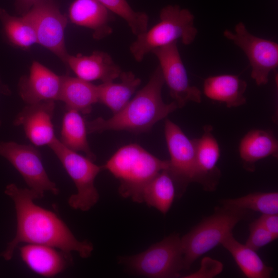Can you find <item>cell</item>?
<instances>
[{
	"mask_svg": "<svg viewBox=\"0 0 278 278\" xmlns=\"http://www.w3.org/2000/svg\"><path fill=\"white\" fill-rule=\"evenodd\" d=\"M5 193L14 202L17 229L15 237L1 254L4 259H11L22 242L48 246L68 254L77 252L83 258L91 255L93 244L78 240L56 214L36 204L33 201L39 197L34 191L11 183L6 186Z\"/></svg>",
	"mask_w": 278,
	"mask_h": 278,
	"instance_id": "6da1fadb",
	"label": "cell"
},
{
	"mask_svg": "<svg viewBox=\"0 0 278 278\" xmlns=\"http://www.w3.org/2000/svg\"><path fill=\"white\" fill-rule=\"evenodd\" d=\"M164 80L158 66L148 83L118 112L109 119L97 118L86 121L88 133L105 131H127L135 134L150 131L158 121L178 108L172 101L165 103L162 97Z\"/></svg>",
	"mask_w": 278,
	"mask_h": 278,
	"instance_id": "7a4b0ae2",
	"label": "cell"
},
{
	"mask_svg": "<svg viewBox=\"0 0 278 278\" xmlns=\"http://www.w3.org/2000/svg\"><path fill=\"white\" fill-rule=\"evenodd\" d=\"M168 167L169 161L157 158L137 144L121 147L101 166L119 180V194L138 203L143 202L147 185Z\"/></svg>",
	"mask_w": 278,
	"mask_h": 278,
	"instance_id": "3957f363",
	"label": "cell"
},
{
	"mask_svg": "<svg viewBox=\"0 0 278 278\" xmlns=\"http://www.w3.org/2000/svg\"><path fill=\"white\" fill-rule=\"evenodd\" d=\"M160 20L150 29L136 37L129 51L138 62L157 48L180 40L186 45L195 40L198 30L194 25L195 18L188 9L178 5H167L160 12Z\"/></svg>",
	"mask_w": 278,
	"mask_h": 278,
	"instance_id": "277c9868",
	"label": "cell"
},
{
	"mask_svg": "<svg viewBox=\"0 0 278 278\" xmlns=\"http://www.w3.org/2000/svg\"><path fill=\"white\" fill-rule=\"evenodd\" d=\"M248 214L247 210L223 205L182 236L184 269H189L198 258L221 244Z\"/></svg>",
	"mask_w": 278,
	"mask_h": 278,
	"instance_id": "5b68a950",
	"label": "cell"
},
{
	"mask_svg": "<svg viewBox=\"0 0 278 278\" xmlns=\"http://www.w3.org/2000/svg\"><path fill=\"white\" fill-rule=\"evenodd\" d=\"M120 262L138 275L150 277H177L184 269L181 238L172 234L152 245L146 250Z\"/></svg>",
	"mask_w": 278,
	"mask_h": 278,
	"instance_id": "8992f818",
	"label": "cell"
},
{
	"mask_svg": "<svg viewBox=\"0 0 278 278\" xmlns=\"http://www.w3.org/2000/svg\"><path fill=\"white\" fill-rule=\"evenodd\" d=\"M48 146L61 162L77 188V193L72 195L68 200L69 205L75 210H90L99 199L94 181L101 166L94 164L88 157L69 149L56 137Z\"/></svg>",
	"mask_w": 278,
	"mask_h": 278,
	"instance_id": "52a82bcc",
	"label": "cell"
},
{
	"mask_svg": "<svg viewBox=\"0 0 278 278\" xmlns=\"http://www.w3.org/2000/svg\"><path fill=\"white\" fill-rule=\"evenodd\" d=\"M223 36L240 48L251 66V77L258 86L266 84L269 74L278 66V44L251 34L242 22L237 23L234 32L226 29Z\"/></svg>",
	"mask_w": 278,
	"mask_h": 278,
	"instance_id": "ba28073f",
	"label": "cell"
},
{
	"mask_svg": "<svg viewBox=\"0 0 278 278\" xmlns=\"http://www.w3.org/2000/svg\"><path fill=\"white\" fill-rule=\"evenodd\" d=\"M34 24L37 43L53 53L66 65L69 54L65 44L68 19L58 0H39L27 12Z\"/></svg>",
	"mask_w": 278,
	"mask_h": 278,
	"instance_id": "9c48e42d",
	"label": "cell"
},
{
	"mask_svg": "<svg viewBox=\"0 0 278 278\" xmlns=\"http://www.w3.org/2000/svg\"><path fill=\"white\" fill-rule=\"evenodd\" d=\"M0 155L19 171L29 188L34 191L39 198L47 191L54 195L59 194L58 188L46 172L40 152L32 146L12 141L2 142Z\"/></svg>",
	"mask_w": 278,
	"mask_h": 278,
	"instance_id": "30bf717a",
	"label": "cell"
},
{
	"mask_svg": "<svg viewBox=\"0 0 278 278\" xmlns=\"http://www.w3.org/2000/svg\"><path fill=\"white\" fill-rule=\"evenodd\" d=\"M151 53L159 61L164 82L178 107L182 108L189 101L200 103L202 93L197 87L189 83L177 41L157 48Z\"/></svg>",
	"mask_w": 278,
	"mask_h": 278,
	"instance_id": "8fae6325",
	"label": "cell"
},
{
	"mask_svg": "<svg viewBox=\"0 0 278 278\" xmlns=\"http://www.w3.org/2000/svg\"><path fill=\"white\" fill-rule=\"evenodd\" d=\"M164 133L170 157L167 170L179 192H184L189 183L195 182V139H189L168 119L165 121Z\"/></svg>",
	"mask_w": 278,
	"mask_h": 278,
	"instance_id": "7c38bea8",
	"label": "cell"
},
{
	"mask_svg": "<svg viewBox=\"0 0 278 278\" xmlns=\"http://www.w3.org/2000/svg\"><path fill=\"white\" fill-rule=\"evenodd\" d=\"M63 76H59L37 61H33L27 76L21 77L19 94L27 104L59 100Z\"/></svg>",
	"mask_w": 278,
	"mask_h": 278,
	"instance_id": "4fadbf2b",
	"label": "cell"
},
{
	"mask_svg": "<svg viewBox=\"0 0 278 278\" xmlns=\"http://www.w3.org/2000/svg\"><path fill=\"white\" fill-rule=\"evenodd\" d=\"M54 101L27 104L16 116L13 125L22 126L26 137L34 145H48L56 137L52 119Z\"/></svg>",
	"mask_w": 278,
	"mask_h": 278,
	"instance_id": "5bb4252c",
	"label": "cell"
},
{
	"mask_svg": "<svg viewBox=\"0 0 278 278\" xmlns=\"http://www.w3.org/2000/svg\"><path fill=\"white\" fill-rule=\"evenodd\" d=\"M66 65L77 77L86 81H113L122 72L120 67L107 52L95 50L90 55H69Z\"/></svg>",
	"mask_w": 278,
	"mask_h": 278,
	"instance_id": "9a60e30c",
	"label": "cell"
},
{
	"mask_svg": "<svg viewBox=\"0 0 278 278\" xmlns=\"http://www.w3.org/2000/svg\"><path fill=\"white\" fill-rule=\"evenodd\" d=\"M203 130L202 136L195 138V182L200 184L205 190L212 191L216 188L220 175L217 167L220 148L212 133V127L206 126Z\"/></svg>",
	"mask_w": 278,
	"mask_h": 278,
	"instance_id": "2e32d148",
	"label": "cell"
},
{
	"mask_svg": "<svg viewBox=\"0 0 278 278\" xmlns=\"http://www.w3.org/2000/svg\"><path fill=\"white\" fill-rule=\"evenodd\" d=\"M112 13L97 0H74L68 9L71 22L92 30L93 37L97 40L112 33Z\"/></svg>",
	"mask_w": 278,
	"mask_h": 278,
	"instance_id": "e0dca14e",
	"label": "cell"
},
{
	"mask_svg": "<svg viewBox=\"0 0 278 278\" xmlns=\"http://www.w3.org/2000/svg\"><path fill=\"white\" fill-rule=\"evenodd\" d=\"M55 248L40 244H27L20 248L23 262L34 272L45 277H52L66 267L68 255Z\"/></svg>",
	"mask_w": 278,
	"mask_h": 278,
	"instance_id": "ac0fdd59",
	"label": "cell"
},
{
	"mask_svg": "<svg viewBox=\"0 0 278 278\" xmlns=\"http://www.w3.org/2000/svg\"><path fill=\"white\" fill-rule=\"evenodd\" d=\"M247 87V82L237 76L221 75L205 79L203 93L208 98L224 103L228 108L237 107L246 102L244 93Z\"/></svg>",
	"mask_w": 278,
	"mask_h": 278,
	"instance_id": "d6986e66",
	"label": "cell"
},
{
	"mask_svg": "<svg viewBox=\"0 0 278 278\" xmlns=\"http://www.w3.org/2000/svg\"><path fill=\"white\" fill-rule=\"evenodd\" d=\"M239 152L244 167L252 171L257 161L269 156L277 157L278 142L271 131L252 130L241 139Z\"/></svg>",
	"mask_w": 278,
	"mask_h": 278,
	"instance_id": "ffe728a7",
	"label": "cell"
},
{
	"mask_svg": "<svg viewBox=\"0 0 278 278\" xmlns=\"http://www.w3.org/2000/svg\"><path fill=\"white\" fill-rule=\"evenodd\" d=\"M59 100L65 103L67 110L90 114L93 105L98 102L97 85L77 77L63 76Z\"/></svg>",
	"mask_w": 278,
	"mask_h": 278,
	"instance_id": "44dd1931",
	"label": "cell"
},
{
	"mask_svg": "<svg viewBox=\"0 0 278 278\" xmlns=\"http://www.w3.org/2000/svg\"><path fill=\"white\" fill-rule=\"evenodd\" d=\"M119 77V83L111 81L97 85L98 102L108 107L113 114L128 103L141 83V79L131 71H122Z\"/></svg>",
	"mask_w": 278,
	"mask_h": 278,
	"instance_id": "7402d4cb",
	"label": "cell"
},
{
	"mask_svg": "<svg viewBox=\"0 0 278 278\" xmlns=\"http://www.w3.org/2000/svg\"><path fill=\"white\" fill-rule=\"evenodd\" d=\"M232 255L244 274L249 278H268L273 270L267 266L256 253V251L237 241L232 233L221 242Z\"/></svg>",
	"mask_w": 278,
	"mask_h": 278,
	"instance_id": "603a6c76",
	"label": "cell"
},
{
	"mask_svg": "<svg viewBox=\"0 0 278 278\" xmlns=\"http://www.w3.org/2000/svg\"><path fill=\"white\" fill-rule=\"evenodd\" d=\"M87 133L86 121L80 112L67 110L62 119L60 141L71 150L84 152L86 157L94 161L96 156L89 146Z\"/></svg>",
	"mask_w": 278,
	"mask_h": 278,
	"instance_id": "cb8c5ba5",
	"label": "cell"
},
{
	"mask_svg": "<svg viewBox=\"0 0 278 278\" xmlns=\"http://www.w3.org/2000/svg\"><path fill=\"white\" fill-rule=\"evenodd\" d=\"M0 20L7 39L14 46L27 49L37 43L35 27L27 13L13 16L0 7Z\"/></svg>",
	"mask_w": 278,
	"mask_h": 278,
	"instance_id": "d4e9b609",
	"label": "cell"
},
{
	"mask_svg": "<svg viewBox=\"0 0 278 278\" xmlns=\"http://www.w3.org/2000/svg\"><path fill=\"white\" fill-rule=\"evenodd\" d=\"M176 193L174 180L167 169H165L145 187L143 194V202L166 214L171 206Z\"/></svg>",
	"mask_w": 278,
	"mask_h": 278,
	"instance_id": "484cf974",
	"label": "cell"
},
{
	"mask_svg": "<svg viewBox=\"0 0 278 278\" xmlns=\"http://www.w3.org/2000/svg\"><path fill=\"white\" fill-rule=\"evenodd\" d=\"M222 203L223 205L259 212L263 214H275L278 213V193H251L237 198L223 200Z\"/></svg>",
	"mask_w": 278,
	"mask_h": 278,
	"instance_id": "4316f807",
	"label": "cell"
},
{
	"mask_svg": "<svg viewBox=\"0 0 278 278\" xmlns=\"http://www.w3.org/2000/svg\"><path fill=\"white\" fill-rule=\"evenodd\" d=\"M111 12L119 16L127 23L132 33L137 37L148 29L149 16L132 8L127 0H97Z\"/></svg>",
	"mask_w": 278,
	"mask_h": 278,
	"instance_id": "83f0119b",
	"label": "cell"
},
{
	"mask_svg": "<svg viewBox=\"0 0 278 278\" xmlns=\"http://www.w3.org/2000/svg\"><path fill=\"white\" fill-rule=\"evenodd\" d=\"M249 230L250 234L245 245L255 251L277 238L264 228L256 220L250 224Z\"/></svg>",
	"mask_w": 278,
	"mask_h": 278,
	"instance_id": "f1b7e54d",
	"label": "cell"
},
{
	"mask_svg": "<svg viewBox=\"0 0 278 278\" xmlns=\"http://www.w3.org/2000/svg\"><path fill=\"white\" fill-rule=\"evenodd\" d=\"M223 264L219 261L209 257H204L201 262L200 269L194 273L183 276L186 278H211L223 270Z\"/></svg>",
	"mask_w": 278,
	"mask_h": 278,
	"instance_id": "f546056e",
	"label": "cell"
},
{
	"mask_svg": "<svg viewBox=\"0 0 278 278\" xmlns=\"http://www.w3.org/2000/svg\"><path fill=\"white\" fill-rule=\"evenodd\" d=\"M256 220L271 233L278 236L277 214H262Z\"/></svg>",
	"mask_w": 278,
	"mask_h": 278,
	"instance_id": "4dcf8cb0",
	"label": "cell"
},
{
	"mask_svg": "<svg viewBox=\"0 0 278 278\" xmlns=\"http://www.w3.org/2000/svg\"><path fill=\"white\" fill-rule=\"evenodd\" d=\"M39 0H15V11L21 15L27 13Z\"/></svg>",
	"mask_w": 278,
	"mask_h": 278,
	"instance_id": "1f68e13d",
	"label": "cell"
},
{
	"mask_svg": "<svg viewBox=\"0 0 278 278\" xmlns=\"http://www.w3.org/2000/svg\"><path fill=\"white\" fill-rule=\"evenodd\" d=\"M0 93H3L5 94H7L10 93L9 89L6 87V86L2 84L0 81ZM1 125V121L0 120V126Z\"/></svg>",
	"mask_w": 278,
	"mask_h": 278,
	"instance_id": "d6a6232c",
	"label": "cell"
}]
</instances>
